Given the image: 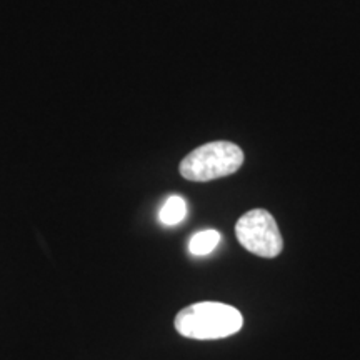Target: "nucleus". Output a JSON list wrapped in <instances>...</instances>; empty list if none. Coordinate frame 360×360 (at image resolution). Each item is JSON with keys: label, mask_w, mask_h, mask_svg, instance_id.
Here are the masks:
<instances>
[{"label": "nucleus", "mask_w": 360, "mask_h": 360, "mask_svg": "<svg viewBox=\"0 0 360 360\" xmlns=\"http://www.w3.org/2000/svg\"><path fill=\"white\" fill-rule=\"evenodd\" d=\"M244 317L236 307L220 302H199L182 309L175 317L180 335L195 340L225 339L237 334Z\"/></svg>", "instance_id": "f257e3e1"}, {"label": "nucleus", "mask_w": 360, "mask_h": 360, "mask_svg": "<svg viewBox=\"0 0 360 360\" xmlns=\"http://www.w3.org/2000/svg\"><path fill=\"white\" fill-rule=\"evenodd\" d=\"M244 164V150L233 142L215 141L193 148L180 162L179 172L191 182H209L236 174Z\"/></svg>", "instance_id": "f03ea898"}, {"label": "nucleus", "mask_w": 360, "mask_h": 360, "mask_svg": "<svg viewBox=\"0 0 360 360\" xmlns=\"http://www.w3.org/2000/svg\"><path fill=\"white\" fill-rule=\"evenodd\" d=\"M236 236L250 254L274 259L283 249L278 225L272 214L264 209H254L242 215L236 224Z\"/></svg>", "instance_id": "7ed1b4c3"}, {"label": "nucleus", "mask_w": 360, "mask_h": 360, "mask_svg": "<svg viewBox=\"0 0 360 360\" xmlns=\"http://www.w3.org/2000/svg\"><path fill=\"white\" fill-rule=\"evenodd\" d=\"M186 215H187L186 200L179 195H172L169 197L164 205H162L159 220L164 225H177L186 219Z\"/></svg>", "instance_id": "20e7f679"}, {"label": "nucleus", "mask_w": 360, "mask_h": 360, "mask_svg": "<svg viewBox=\"0 0 360 360\" xmlns=\"http://www.w3.org/2000/svg\"><path fill=\"white\" fill-rule=\"evenodd\" d=\"M220 242V233L217 231H202L199 233H195L188 242V250L193 255H207L210 254L215 247L219 245Z\"/></svg>", "instance_id": "39448f33"}]
</instances>
